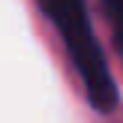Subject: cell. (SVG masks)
<instances>
[{"instance_id":"cell-1","label":"cell","mask_w":123,"mask_h":123,"mask_svg":"<svg viewBox=\"0 0 123 123\" xmlns=\"http://www.w3.org/2000/svg\"><path fill=\"white\" fill-rule=\"evenodd\" d=\"M36 3L63 42V51L84 87L87 102L99 114H111L120 102V93L111 75V66H108V57L96 39L87 3L84 0H36Z\"/></svg>"},{"instance_id":"cell-2","label":"cell","mask_w":123,"mask_h":123,"mask_svg":"<svg viewBox=\"0 0 123 123\" xmlns=\"http://www.w3.org/2000/svg\"><path fill=\"white\" fill-rule=\"evenodd\" d=\"M105 9H108V18H111V27H114L117 48L123 54V0H105Z\"/></svg>"}]
</instances>
